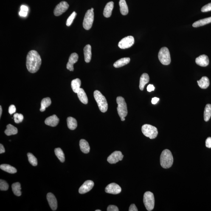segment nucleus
I'll return each mask as SVG.
<instances>
[{
    "label": "nucleus",
    "instance_id": "nucleus-1",
    "mask_svg": "<svg viewBox=\"0 0 211 211\" xmlns=\"http://www.w3.org/2000/svg\"><path fill=\"white\" fill-rule=\"evenodd\" d=\"M42 59L37 51L32 50L28 53L26 58V67L29 72L35 73L40 69Z\"/></svg>",
    "mask_w": 211,
    "mask_h": 211
},
{
    "label": "nucleus",
    "instance_id": "nucleus-2",
    "mask_svg": "<svg viewBox=\"0 0 211 211\" xmlns=\"http://www.w3.org/2000/svg\"><path fill=\"white\" fill-rule=\"evenodd\" d=\"M160 165L163 168L168 169L172 167L173 163V157L171 152L168 150L162 151L160 158Z\"/></svg>",
    "mask_w": 211,
    "mask_h": 211
},
{
    "label": "nucleus",
    "instance_id": "nucleus-3",
    "mask_svg": "<svg viewBox=\"0 0 211 211\" xmlns=\"http://www.w3.org/2000/svg\"><path fill=\"white\" fill-rule=\"evenodd\" d=\"M94 95L100 110L103 113L106 112L108 110V104L105 96L98 91H95Z\"/></svg>",
    "mask_w": 211,
    "mask_h": 211
},
{
    "label": "nucleus",
    "instance_id": "nucleus-4",
    "mask_svg": "<svg viewBox=\"0 0 211 211\" xmlns=\"http://www.w3.org/2000/svg\"><path fill=\"white\" fill-rule=\"evenodd\" d=\"M117 102L118 105L117 110L119 117L121 119L125 118L128 114L127 106L125 99L123 97H118L117 98Z\"/></svg>",
    "mask_w": 211,
    "mask_h": 211
},
{
    "label": "nucleus",
    "instance_id": "nucleus-5",
    "mask_svg": "<svg viewBox=\"0 0 211 211\" xmlns=\"http://www.w3.org/2000/svg\"><path fill=\"white\" fill-rule=\"evenodd\" d=\"M142 131L144 135L151 139H155L158 134V130L156 127L147 124L143 125Z\"/></svg>",
    "mask_w": 211,
    "mask_h": 211
},
{
    "label": "nucleus",
    "instance_id": "nucleus-6",
    "mask_svg": "<svg viewBox=\"0 0 211 211\" xmlns=\"http://www.w3.org/2000/svg\"><path fill=\"white\" fill-rule=\"evenodd\" d=\"M158 59L163 65H169L171 62L169 51L166 47H163L159 50L158 55Z\"/></svg>",
    "mask_w": 211,
    "mask_h": 211
},
{
    "label": "nucleus",
    "instance_id": "nucleus-7",
    "mask_svg": "<svg viewBox=\"0 0 211 211\" xmlns=\"http://www.w3.org/2000/svg\"><path fill=\"white\" fill-rule=\"evenodd\" d=\"M143 201L146 209L147 210H153L155 206V198L153 193L150 192H146L144 195Z\"/></svg>",
    "mask_w": 211,
    "mask_h": 211
},
{
    "label": "nucleus",
    "instance_id": "nucleus-8",
    "mask_svg": "<svg viewBox=\"0 0 211 211\" xmlns=\"http://www.w3.org/2000/svg\"><path fill=\"white\" fill-rule=\"evenodd\" d=\"M94 21V11L89 10L85 14L83 22V27L86 30H88L92 27Z\"/></svg>",
    "mask_w": 211,
    "mask_h": 211
},
{
    "label": "nucleus",
    "instance_id": "nucleus-9",
    "mask_svg": "<svg viewBox=\"0 0 211 211\" xmlns=\"http://www.w3.org/2000/svg\"><path fill=\"white\" fill-rule=\"evenodd\" d=\"M134 37L131 36H129L122 39L119 42L118 46L121 49H128L131 47L134 44Z\"/></svg>",
    "mask_w": 211,
    "mask_h": 211
},
{
    "label": "nucleus",
    "instance_id": "nucleus-10",
    "mask_svg": "<svg viewBox=\"0 0 211 211\" xmlns=\"http://www.w3.org/2000/svg\"><path fill=\"white\" fill-rule=\"evenodd\" d=\"M69 4L66 1H62L56 7L54 13L56 16H59L66 11L69 8Z\"/></svg>",
    "mask_w": 211,
    "mask_h": 211
},
{
    "label": "nucleus",
    "instance_id": "nucleus-11",
    "mask_svg": "<svg viewBox=\"0 0 211 211\" xmlns=\"http://www.w3.org/2000/svg\"><path fill=\"white\" fill-rule=\"evenodd\" d=\"M124 155L121 152L115 151L108 158L107 161L110 164H114L117 163L119 161L122 160Z\"/></svg>",
    "mask_w": 211,
    "mask_h": 211
},
{
    "label": "nucleus",
    "instance_id": "nucleus-12",
    "mask_svg": "<svg viewBox=\"0 0 211 211\" xmlns=\"http://www.w3.org/2000/svg\"><path fill=\"white\" fill-rule=\"evenodd\" d=\"M122 189L120 186L115 183H111L108 184L105 188V192L108 194H117L120 193Z\"/></svg>",
    "mask_w": 211,
    "mask_h": 211
},
{
    "label": "nucleus",
    "instance_id": "nucleus-13",
    "mask_svg": "<svg viewBox=\"0 0 211 211\" xmlns=\"http://www.w3.org/2000/svg\"><path fill=\"white\" fill-rule=\"evenodd\" d=\"M94 183L92 181L87 180L85 181L79 189V193L80 194H84L89 192L94 187Z\"/></svg>",
    "mask_w": 211,
    "mask_h": 211
},
{
    "label": "nucleus",
    "instance_id": "nucleus-14",
    "mask_svg": "<svg viewBox=\"0 0 211 211\" xmlns=\"http://www.w3.org/2000/svg\"><path fill=\"white\" fill-rule=\"evenodd\" d=\"M78 55L76 53H73L71 54L66 65V68L68 70L71 71H74V65L78 61Z\"/></svg>",
    "mask_w": 211,
    "mask_h": 211
},
{
    "label": "nucleus",
    "instance_id": "nucleus-15",
    "mask_svg": "<svg viewBox=\"0 0 211 211\" xmlns=\"http://www.w3.org/2000/svg\"><path fill=\"white\" fill-rule=\"evenodd\" d=\"M47 199L51 209L53 211L56 210L58 207V203L56 199L53 194L51 193H48L47 195Z\"/></svg>",
    "mask_w": 211,
    "mask_h": 211
},
{
    "label": "nucleus",
    "instance_id": "nucleus-16",
    "mask_svg": "<svg viewBox=\"0 0 211 211\" xmlns=\"http://www.w3.org/2000/svg\"><path fill=\"white\" fill-rule=\"evenodd\" d=\"M195 63L197 65L205 67L208 66L209 63V57L205 55H201L195 59Z\"/></svg>",
    "mask_w": 211,
    "mask_h": 211
},
{
    "label": "nucleus",
    "instance_id": "nucleus-17",
    "mask_svg": "<svg viewBox=\"0 0 211 211\" xmlns=\"http://www.w3.org/2000/svg\"><path fill=\"white\" fill-rule=\"evenodd\" d=\"M59 119L55 115L50 116L47 118L45 121V123L47 125L51 127H55L58 125L59 122Z\"/></svg>",
    "mask_w": 211,
    "mask_h": 211
},
{
    "label": "nucleus",
    "instance_id": "nucleus-18",
    "mask_svg": "<svg viewBox=\"0 0 211 211\" xmlns=\"http://www.w3.org/2000/svg\"><path fill=\"white\" fill-rule=\"evenodd\" d=\"M114 7V2L111 1L108 2L105 6L103 12L104 17L106 18L110 17L112 14V12Z\"/></svg>",
    "mask_w": 211,
    "mask_h": 211
},
{
    "label": "nucleus",
    "instance_id": "nucleus-19",
    "mask_svg": "<svg viewBox=\"0 0 211 211\" xmlns=\"http://www.w3.org/2000/svg\"><path fill=\"white\" fill-rule=\"evenodd\" d=\"M85 60L87 63H89L91 58V45H86L84 48Z\"/></svg>",
    "mask_w": 211,
    "mask_h": 211
},
{
    "label": "nucleus",
    "instance_id": "nucleus-20",
    "mask_svg": "<svg viewBox=\"0 0 211 211\" xmlns=\"http://www.w3.org/2000/svg\"><path fill=\"white\" fill-rule=\"evenodd\" d=\"M150 81V77L148 74L147 73H144L142 74L140 80L139 88L141 91L144 90V86Z\"/></svg>",
    "mask_w": 211,
    "mask_h": 211
},
{
    "label": "nucleus",
    "instance_id": "nucleus-21",
    "mask_svg": "<svg viewBox=\"0 0 211 211\" xmlns=\"http://www.w3.org/2000/svg\"><path fill=\"white\" fill-rule=\"evenodd\" d=\"M79 100L84 104H87L88 99L84 90L83 88H80L78 92L77 93Z\"/></svg>",
    "mask_w": 211,
    "mask_h": 211
},
{
    "label": "nucleus",
    "instance_id": "nucleus-22",
    "mask_svg": "<svg viewBox=\"0 0 211 211\" xmlns=\"http://www.w3.org/2000/svg\"><path fill=\"white\" fill-rule=\"evenodd\" d=\"M81 150L84 153L87 154L90 151V147L87 141L84 139L81 140L80 142Z\"/></svg>",
    "mask_w": 211,
    "mask_h": 211
},
{
    "label": "nucleus",
    "instance_id": "nucleus-23",
    "mask_svg": "<svg viewBox=\"0 0 211 211\" xmlns=\"http://www.w3.org/2000/svg\"><path fill=\"white\" fill-rule=\"evenodd\" d=\"M210 23H211V17L195 22L192 24V26L194 27H200V26L205 25L209 24Z\"/></svg>",
    "mask_w": 211,
    "mask_h": 211
},
{
    "label": "nucleus",
    "instance_id": "nucleus-24",
    "mask_svg": "<svg viewBox=\"0 0 211 211\" xmlns=\"http://www.w3.org/2000/svg\"><path fill=\"white\" fill-rule=\"evenodd\" d=\"M130 61V58H121L114 63V66L116 68L122 67V66L128 64Z\"/></svg>",
    "mask_w": 211,
    "mask_h": 211
},
{
    "label": "nucleus",
    "instance_id": "nucleus-25",
    "mask_svg": "<svg viewBox=\"0 0 211 211\" xmlns=\"http://www.w3.org/2000/svg\"><path fill=\"white\" fill-rule=\"evenodd\" d=\"M199 86L202 89H206L209 85V81L208 77L204 76L202 77L201 80L198 81Z\"/></svg>",
    "mask_w": 211,
    "mask_h": 211
},
{
    "label": "nucleus",
    "instance_id": "nucleus-26",
    "mask_svg": "<svg viewBox=\"0 0 211 211\" xmlns=\"http://www.w3.org/2000/svg\"><path fill=\"white\" fill-rule=\"evenodd\" d=\"M81 81L80 79L77 78L73 80L71 82V87L74 92L77 93L80 89Z\"/></svg>",
    "mask_w": 211,
    "mask_h": 211
},
{
    "label": "nucleus",
    "instance_id": "nucleus-27",
    "mask_svg": "<svg viewBox=\"0 0 211 211\" xmlns=\"http://www.w3.org/2000/svg\"><path fill=\"white\" fill-rule=\"evenodd\" d=\"M119 4L121 13L123 15L128 14L129 12L128 8L125 0H120Z\"/></svg>",
    "mask_w": 211,
    "mask_h": 211
},
{
    "label": "nucleus",
    "instance_id": "nucleus-28",
    "mask_svg": "<svg viewBox=\"0 0 211 211\" xmlns=\"http://www.w3.org/2000/svg\"><path fill=\"white\" fill-rule=\"evenodd\" d=\"M7 129L5 130L4 133L7 136L16 135L18 133L17 129L11 124L7 125Z\"/></svg>",
    "mask_w": 211,
    "mask_h": 211
},
{
    "label": "nucleus",
    "instance_id": "nucleus-29",
    "mask_svg": "<svg viewBox=\"0 0 211 211\" xmlns=\"http://www.w3.org/2000/svg\"><path fill=\"white\" fill-rule=\"evenodd\" d=\"M67 124L68 128L72 130H75L77 126L76 120L72 117L67 118Z\"/></svg>",
    "mask_w": 211,
    "mask_h": 211
},
{
    "label": "nucleus",
    "instance_id": "nucleus-30",
    "mask_svg": "<svg viewBox=\"0 0 211 211\" xmlns=\"http://www.w3.org/2000/svg\"><path fill=\"white\" fill-rule=\"evenodd\" d=\"M51 104V101L49 97L45 98L42 100L41 102V108L40 111L41 112L46 110V108L50 106Z\"/></svg>",
    "mask_w": 211,
    "mask_h": 211
},
{
    "label": "nucleus",
    "instance_id": "nucleus-31",
    "mask_svg": "<svg viewBox=\"0 0 211 211\" xmlns=\"http://www.w3.org/2000/svg\"><path fill=\"white\" fill-rule=\"evenodd\" d=\"M0 168L4 171L10 174H15L17 172L16 168L8 164H2L0 166Z\"/></svg>",
    "mask_w": 211,
    "mask_h": 211
},
{
    "label": "nucleus",
    "instance_id": "nucleus-32",
    "mask_svg": "<svg viewBox=\"0 0 211 211\" xmlns=\"http://www.w3.org/2000/svg\"><path fill=\"white\" fill-rule=\"evenodd\" d=\"M12 191L14 194L17 196H20L22 194L21 192V184L17 182L12 185Z\"/></svg>",
    "mask_w": 211,
    "mask_h": 211
},
{
    "label": "nucleus",
    "instance_id": "nucleus-33",
    "mask_svg": "<svg viewBox=\"0 0 211 211\" xmlns=\"http://www.w3.org/2000/svg\"><path fill=\"white\" fill-rule=\"evenodd\" d=\"M211 117V105L207 104L205 108L204 113V118L205 121L207 122Z\"/></svg>",
    "mask_w": 211,
    "mask_h": 211
},
{
    "label": "nucleus",
    "instance_id": "nucleus-34",
    "mask_svg": "<svg viewBox=\"0 0 211 211\" xmlns=\"http://www.w3.org/2000/svg\"><path fill=\"white\" fill-rule=\"evenodd\" d=\"M56 155L61 162H64L65 161L64 153L60 148H56L55 150Z\"/></svg>",
    "mask_w": 211,
    "mask_h": 211
},
{
    "label": "nucleus",
    "instance_id": "nucleus-35",
    "mask_svg": "<svg viewBox=\"0 0 211 211\" xmlns=\"http://www.w3.org/2000/svg\"><path fill=\"white\" fill-rule=\"evenodd\" d=\"M27 156L29 163L33 166H36L38 164L37 158L31 153H28Z\"/></svg>",
    "mask_w": 211,
    "mask_h": 211
},
{
    "label": "nucleus",
    "instance_id": "nucleus-36",
    "mask_svg": "<svg viewBox=\"0 0 211 211\" xmlns=\"http://www.w3.org/2000/svg\"><path fill=\"white\" fill-rule=\"evenodd\" d=\"M13 117L15 122L17 124L21 123L24 120V116L22 114H18V113L14 114Z\"/></svg>",
    "mask_w": 211,
    "mask_h": 211
},
{
    "label": "nucleus",
    "instance_id": "nucleus-37",
    "mask_svg": "<svg viewBox=\"0 0 211 211\" xmlns=\"http://www.w3.org/2000/svg\"><path fill=\"white\" fill-rule=\"evenodd\" d=\"M77 13L76 12H73L72 14L68 18L66 22V25L67 26H70L72 24L73 22L74 18H75L76 16Z\"/></svg>",
    "mask_w": 211,
    "mask_h": 211
},
{
    "label": "nucleus",
    "instance_id": "nucleus-38",
    "mask_svg": "<svg viewBox=\"0 0 211 211\" xmlns=\"http://www.w3.org/2000/svg\"><path fill=\"white\" fill-rule=\"evenodd\" d=\"M9 189L8 184L3 180H0V190L1 191H7Z\"/></svg>",
    "mask_w": 211,
    "mask_h": 211
},
{
    "label": "nucleus",
    "instance_id": "nucleus-39",
    "mask_svg": "<svg viewBox=\"0 0 211 211\" xmlns=\"http://www.w3.org/2000/svg\"><path fill=\"white\" fill-rule=\"evenodd\" d=\"M203 12H206L211 11V3L206 4V5L202 7L201 10Z\"/></svg>",
    "mask_w": 211,
    "mask_h": 211
},
{
    "label": "nucleus",
    "instance_id": "nucleus-40",
    "mask_svg": "<svg viewBox=\"0 0 211 211\" xmlns=\"http://www.w3.org/2000/svg\"><path fill=\"white\" fill-rule=\"evenodd\" d=\"M16 108L14 105H10L8 109V112L9 114L11 115L13 114L14 113L16 112Z\"/></svg>",
    "mask_w": 211,
    "mask_h": 211
},
{
    "label": "nucleus",
    "instance_id": "nucleus-41",
    "mask_svg": "<svg viewBox=\"0 0 211 211\" xmlns=\"http://www.w3.org/2000/svg\"><path fill=\"white\" fill-rule=\"evenodd\" d=\"M107 210L108 211H119V209L117 206L111 205L108 206Z\"/></svg>",
    "mask_w": 211,
    "mask_h": 211
},
{
    "label": "nucleus",
    "instance_id": "nucleus-42",
    "mask_svg": "<svg viewBox=\"0 0 211 211\" xmlns=\"http://www.w3.org/2000/svg\"><path fill=\"white\" fill-rule=\"evenodd\" d=\"M206 146L209 148H211V137H209L206 140Z\"/></svg>",
    "mask_w": 211,
    "mask_h": 211
},
{
    "label": "nucleus",
    "instance_id": "nucleus-43",
    "mask_svg": "<svg viewBox=\"0 0 211 211\" xmlns=\"http://www.w3.org/2000/svg\"><path fill=\"white\" fill-rule=\"evenodd\" d=\"M129 211H138L137 208H136L135 205L134 204H131L129 208Z\"/></svg>",
    "mask_w": 211,
    "mask_h": 211
},
{
    "label": "nucleus",
    "instance_id": "nucleus-44",
    "mask_svg": "<svg viewBox=\"0 0 211 211\" xmlns=\"http://www.w3.org/2000/svg\"><path fill=\"white\" fill-rule=\"evenodd\" d=\"M147 91L149 92H151V91H154L155 88L154 85H149L147 87Z\"/></svg>",
    "mask_w": 211,
    "mask_h": 211
},
{
    "label": "nucleus",
    "instance_id": "nucleus-45",
    "mask_svg": "<svg viewBox=\"0 0 211 211\" xmlns=\"http://www.w3.org/2000/svg\"><path fill=\"white\" fill-rule=\"evenodd\" d=\"M159 100V99L158 98L155 97L152 98L151 102L153 105H155L158 102V101Z\"/></svg>",
    "mask_w": 211,
    "mask_h": 211
},
{
    "label": "nucleus",
    "instance_id": "nucleus-46",
    "mask_svg": "<svg viewBox=\"0 0 211 211\" xmlns=\"http://www.w3.org/2000/svg\"><path fill=\"white\" fill-rule=\"evenodd\" d=\"M19 14L20 16H21V17H26L27 15V12L21 10V11L19 12Z\"/></svg>",
    "mask_w": 211,
    "mask_h": 211
},
{
    "label": "nucleus",
    "instance_id": "nucleus-47",
    "mask_svg": "<svg viewBox=\"0 0 211 211\" xmlns=\"http://www.w3.org/2000/svg\"><path fill=\"white\" fill-rule=\"evenodd\" d=\"M21 10L28 12L29 11V9L28 8V7H27V6L22 5L21 6Z\"/></svg>",
    "mask_w": 211,
    "mask_h": 211
},
{
    "label": "nucleus",
    "instance_id": "nucleus-48",
    "mask_svg": "<svg viewBox=\"0 0 211 211\" xmlns=\"http://www.w3.org/2000/svg\"><path fill=\"white\" fill-rule=\"evenodd\" d=\"M5 150L4 149L3 145L2 144H0V154H2L5 153Z\"/></svg>",
    "mask_w": 211,
    "mask_h": 211
},
{
    "label": "nucleus",
    "instance_id": "nucleus-49",
    "mask_svg": "<svg viewBox=\"0 0 211 211\" xmlns=\"http://www.w3.org/2000/svg\"><path fill=\"white\" fill-rule=\"evenodd\" d=\"M2 114V108L1 106H0V117H1Z\"/></svg>",
    "mask_w": 211,
    "mask_h": 211
},
{
    "label": "nucleus",
    "instance_id": "nucleus-50",
    "mask_svg": "<svg viewBox=\"0 0 211 211\" xmlns=\"http://www.w3.org/2000/svg\"><path fill=\"white\" fill-rule=\"evenodd\" d=\"M121 120L122 121H125V118H123V119H121Z\"/></svg>",
    "mask_w": 211,
    "mask_h": 211
},
{
    "label": "nucleus",
    "instance_id": "nucleus-51",
    "mask_svg": "<svg viewBox=\"0 0 211 211\" xmlns=\"http://www.w3.org/2000/svg\"><path fill=\"white\" fill-rule=\"evenodd\" d=\"M96 211H101V210H99V209H98V210H96Z\"/></svg>",
    "mask_w": 211,
    "mask_h": 211
}]
</instances>
